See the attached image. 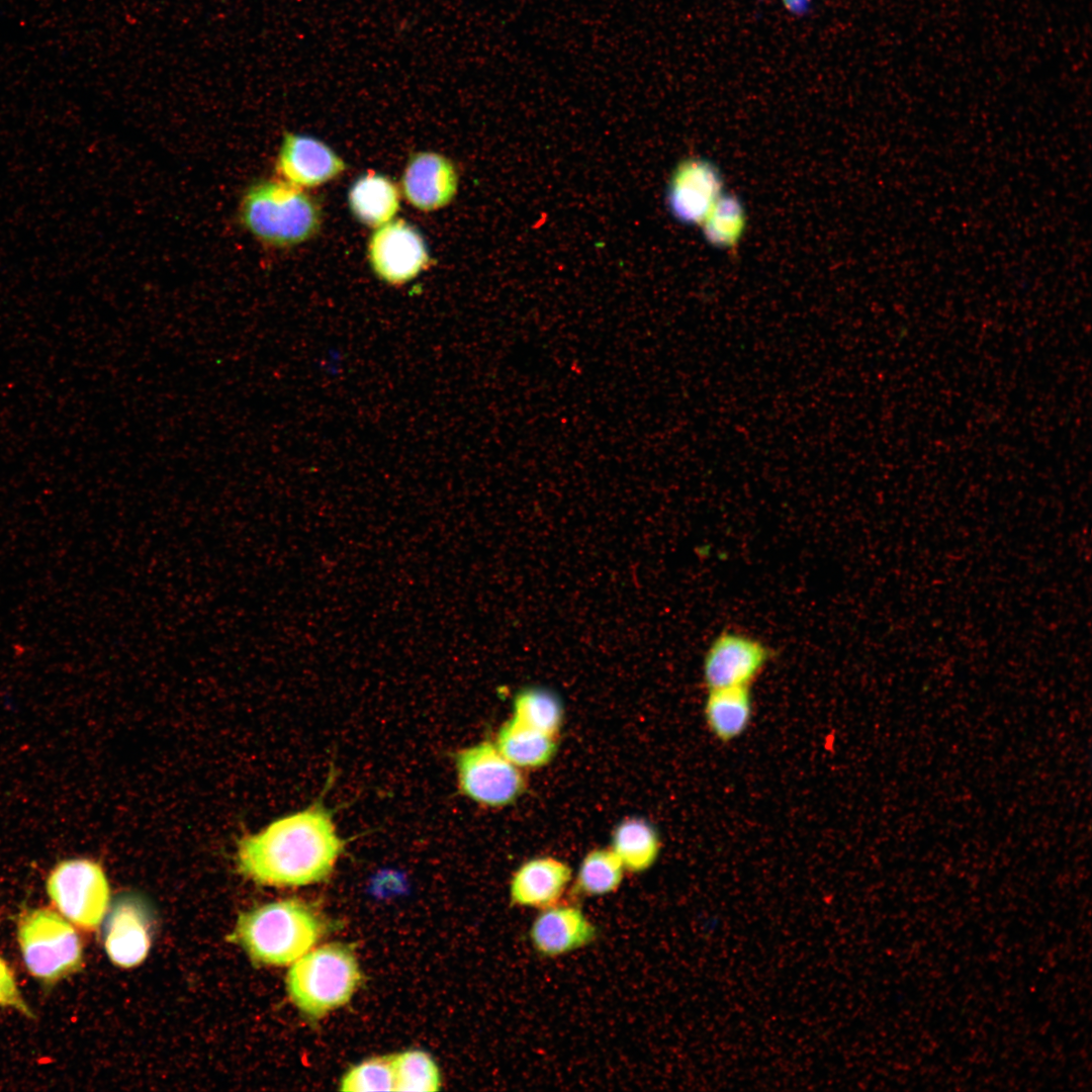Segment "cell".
Instances as JSON below:
<instances>
[{"instance_id": "cell-1", "label": "cell", "mask_w": 1092, "mask_h": 1092, "mask_svg": "<svg viewBox=\"0 0 1092 1092\" xmlns=\"http://www.w3.org/2000/svg\"><path fill=\"white\" fill-rule=\"evenodd\" d=\"M343 848L331 815L314 805L244 837L237 861L240 872L259 884L305 886L329 877Z\"/></svg>"}, {"instance_id": "cell-2", "label": "cell", "mask_w": 1092, "mask_h": 1092, "mask_svg": "<svg viewBox=\"0 0 1092 1092\" xmlns=\"http://www.w3.org/2000/svg\"><path fill=\"white\" fill-rule=\"evenodd\" d=\"M324 931V920L312 906L286 899L242 913L228 939L255 963L286 966L309 951Z\"/></svg>"}, {"instance_id": "cell-3", "label": "cell", "mask_w": 1092, "mask_h": 1092, "mask_svg": "<svg viewBox=\"0 0 1092 1092\" xmlns=\"http://www.w3.org/2000/svg\"><path fill=\"white\" fill-rule=\"evenodd\" d=\"M239 218L259 243L284 249L311 239L321 228L322 211L302 188L283 179H263L244 192Z\"/></svg>"}, {"instance_id": "cell-4", "label": "cell", "mask_w": 1092, "mask_h": 1092, "mask_svg": "<svg viewBox=\"0 0 1092 1092\" xmlns=\"http://www.w3.org/2000/svg\"><path fill=\"white\" fill-rule=\"evenodd\" d=\"M362 980L353 949L332 942L295 961L286 977L293 1004L305 1015L322 1018L348 1003Z\"/></svg>"}, {"instance_id": "cell-5", "label": "cell", "mask_w": 1092, "mask_h": 1092, "mask_svg": "<svg viewBox=\"0 0 1092 1092\" xmlns=\"http://www.w3.org/2000/svg\"><path fill=\"white\" fill-rule=\"evenodd\" d=\"M17 939L28 972L46 984L82 969L83 946L77 931L51 909L24 912L18 921Z\"/></svg>"}, {"instance_id": "cell-6", "label": "cell", "mask_w": 1092, "mask_h": 1092, "mask_svg": "<svg viewBox=\"0 0 1092 1092\" xmlns=\"http://www.w3.org/2000/svg\"><path fill=\"white\" fill-rule=\"evenodd\" d=\"M47 891L59 911L85 930L96 929L108 910L110 891L106 876L91 859L58 862L47 880Z\"/></svg>"}, {"instance_id": "cell-7", "label": "cell", "mask_w": 1092, "mask_h": 1092, "mask_svg": "<svg viewBox=\"0 0 1092 1092\" xmlns=\"http://www.w3.org/2000/svg\"><path fill=\"white\" fill-rule=\"evenodd\" d=\"M456 766L462 793L479 804L504 807L525 790L521 770L489 741L459 751Z\"/></svg>"}, {"instance_id": "cell-8", "label": "cell", "mask_w": 1092, "mask_h": 1092, "mask_svg": "<svg viewBox=\"0 0 1092 1092\" xmlns=\"http://www.w3.org/2000/svg\"><path fill=\"white\" fill-rule=\"evenodd\" d=\"M772 656V650L759 639L740 631H722L705 653L704 684L708 690L751 687Z\"/></svg>"}, {"instance_id": "cell-9", "label": "cell", "mask_w": 1092, "mask_h": 1092, "mask_svg": "<svg viewBox=\"0 0 1092 1092\" xmlns=\"http://www.w3.org/2000/svg\"><path fill=\"white\" fill-rule=\"evenodd\" d=\"M155 914L151 904L134 893L117 896L104 919L103 943L110 961L129 969L147 958L154 933Z\"/></svg>"}, {"instance_id": "cell-10", "label": "cell", "mask_w": 1092, "mask_h": 1092, "mask_svg": "<svg viewBox=\"0 0 1092 1092\" xmlns=\"http://www.w3.org/2000/svg\"><path fill=\"white\" fill-rule=\"evenodd\" d=\"M368 255L374 273L391 285L413 280L430 261L423 237L402 219L378 226L369 241Z\"/></svg>"}, {"instance_id": "cell-11", "label": "cell", "mask_w": 1092, "mask_h": 1092, "mask_svg": "<svg viewBox=\"0 0 1092 1092\" xmlns=\"http://www.w3.org/2000/svg\"><path fill=\"white\" fill-rule=\"evenodd\" d=\"M597 925L574 904L557 903L541 909L533 919L528 937L542 958H558L581 949L598 938Z\"/></svg>"}, {"instance_id": "cell-12", "label": "cell", "mask_w": 1092, "mask_h": 1092, "mask_svg": "<svg viewBox=\"0 0 1092 1092\" xmlns=\"http://www.w3.org/2000/svg\"><path fill=\"white\" fill-rule=\"evenodd\" d=\"M719 170L709 161L689 159L673 172L667 190L672 215L687 224H702L722 194Z\"/></svg>"}, {"instance_id": "cell-13", "label": "cell", "mask_w": 1092, "mask_h": 1092, "mask_svg": "<svg viewBox=\"0 0 1092 1092\" xmlns=\"http://www.w3.org/2000/svg\"><path fill=\"white\" fill-rule=\"evenodd\" d=\"M275 167L283 180L300 188L324 184L346 169L344 161L323 142L293 132L283 136Z\"/></svg>"}, {"instance_id": "cell-14", "label": "cell", "mask_w": 1092, "mask_h": 1092, "mask_svg": "<svg viewBox=\"0 0 1092 1092\" xmlns=\"http://www.w3.org/2000/svg\"><path fill=\"white\" fill-rule=\"evenodd\" d=\"M402 190L416 208L431 211L446 206L454 198L458 175L450 160L432 152L411 157L403 176Z\"/></svg>"}, {"instance_id": "cell-15", "label": "cell", "mask_w": 1092, "mask_h": 1092, "mask_svg": "<svg viewBox=\"0 0 1092 1092\" xmlns=\"http://www.w3.org/2000/svg\"><path fill=\"white\" fill-rule=\"evenodd\" d=\"M570 867L554 857L542 856L522 863L510 882L511 904L544 909L561 901L571 881Z\"/></svg>"}, {"instance_id": "cell-16", "label": "cell", "mask_w": 1092, "mask_h": 1092, "mask_svg": "<svg viewBox=\"0 0 1092 1092\" xmlns=\"http://www.w3.org/2000/svg\"><path fill=\"white\" fill-rule=\"evenodd\" d=\"M750 688L729 687L708 690L704 704V719L708 730L719 742H733L749 728L754 713Z\"/></svg>"}, {"instance_id": "cell-17", "label": "cell", "mask_w": 1092, "mask_h": 1092, "mask_svg": "<svg viewBox=\"0 0 1092 1092\" xmlns=\"http://www.w3.org/2000/svg\"><path fill=\"white\" fill-rule=\"evenodd\" d=\"M349 206L355 217L368 226L390 221L399 208L396 186L387 177L368 173L358 178L349 191Z\"/></svg>"}, {"instance_id": "cell-18", "label": "cell", "mask_w": 1092, "mask_h": 1092, "mask_svg": "<svg viewBox=\"0 0 1092 1092\" xmlns=\"http://www.w3.org/2000/svg\"><path fill=\"white\" fill-rule=\"evenodd\" d=\"M495 746L510 762L527 768L547 764L557 750L553 736L532 729L514 718L500 727Z\"/></svg>"}, {"instance_id": "cell-19", "label": "cell", "mask_w": 1092, "mask_h": 1092, "mask_svg": "<svg viewBox=\"0 0 1092 1092\" xmlns=\"http://www.w3.org/2000/svg\"><path fill=\"white\" fill-rule=\"evenodd\" d=\"M611 849L624 870L642 873L649 870L658 857L659 835L653 825L644 819L628 818L615 828Z\"/></svg>"}, {"instance_id": "cell-20", "label": "cell", "mask_w": 1092, "mask_h": 1092, "mask_svg": "<svg viewBox=\"0 0 1092 1092\" xmlns=\"http://www.w3.org/2000/svg\"><path fill=\"white\" fill-rule=\"evenodd\" d=\"M623 877L624 867L612 849H594L579 866L572 894L598 897L614 893L621 886Z\"/></svg>"}, {"instance_id": "cell-21", "label": "cell", "mask_w": 1092, "mask_h": 1092, "mask_svg": "<svg viewBox=\"0 0 1092 1092\" xmlns=\"http://www.w3.org/2000/svg\"><path fill=\"white\" fill-rule=\"evenodd\" d=\"M513 718L532 729L555 737L563 721L562 702L548 689L526 688L515 697Z\"/></svg>"}, {"instance_id": "cell-22", "label": "cell", "mask_w": 1092, "mask_h": 1092, "mask_svg": "<svg viewBox=\"0 0 1092 1092\" xmlns=\"http://www.w3.org/2000/svg\"><path fill=\"white\" fill-rule=\"evenodd\" d=\"M706 239L714 246L731 248L738 243L745 228L742 203L733 195L722 193L702 222Z\"/></svg>"}, {"instance_id": "cell-23", "label": "cell", "mask_w": 1092, "mask_h": 1092, "mask_svg": "<svg viewBox=\"0 0 1092 1092\" xmlns=\"http://www.w3.org/2000/svg\"><path fill=\"white\" fill-rule=\"evenodd\" d=\"M393 1091H437L441 1075L434 1060L425 1052L407 1051L391 1056Z\"/></svg>"}, {"instance_id": "cell-24", "label": "cell", "mask_w": 1092, "mask_h": 1092, "mask_svg": "<svg viewBox=\"0 0 1092 1092\" xmlns=\"http://www.w3.org/2000/svg\"><path fill=\"white\" fill-rule=\"evenodd\" d=\"M341 1091H393L391 1056L376 1057L350 1069L342 1078Z\"/></svg>"}, {"instance_id": "cell-25", "label": "cell", "mask_w": 1092, "mask_h": 1092, "mask_svg": "<svg viewBox=\"0 0 1092 1092\" xmlns=\"http://www.w3.org/2000/svg\"><path fill=\"white\" fill-rule=\"evenodd\" d=\"M0 1006L11 1007L32 1018L33 1013L23 1000L14 975L6 962L0 958Z\"/></svg>"}, {"instance_id": "cell-26", "label": "cell", "mask_w": 1092, "mask_h": 1092, "mask_svg": "<svg viewBox=\"0 0 1092 1092\" xmlns=\"http://www.w3.org/2000/svg\"><path fill=\"white\" fill-rule=\"evenodd\" d=\"M784 8L793 16L802 18L810 14L813 0H781Z\"/></svg>"}]
</instances>
